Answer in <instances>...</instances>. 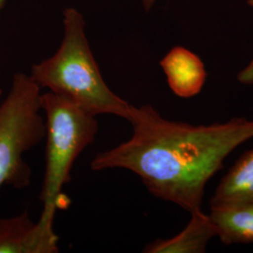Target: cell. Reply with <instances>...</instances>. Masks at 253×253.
<instances>
[{
  "mask_svg": "<svg viewBox=\"0 0 253 253\" xmlns=\"http://www.w3.org/2000/svg\"><path fill=\"white\" fill-rule=\"evenodd\" d=\"M5 2H6V0H0V12H1V10H2V9L4 8Z\"/></svg>",
  "mask_w": 253,
  "mask_h": 253,
  "instance_id": "cell-12",
  "label": "cell"
},
{
  "mask_svg": "<svg viewBox=\"0 0 253 253\" xmlns=\"http://www.w3.org/2000/svg\"><path fill=\"white\" fill-rule=\"evenodd\" d=\"M63 41L54 55L35 64L30 77L41 88L71 101L94 117L112 115L129 120L133 105L103 80L84 33V20L74 8L64 10Z\"/></svg>",
  "mask_w": 253,
  "mask_h": 253,
  "instance_id": "cell-2",
  "label": "cell"
},
{
  "mask_svg": "<svg viewBox=\"0 0 253 253\" xmlns=\"http://www.w3.org/2000/svg\"><path fill=\"white\" fill-rule=\"evenodd\" d=\"M1 95H2V90H1V88H0V97H1Z\"/></svg>",
  "mask_w": 253,
  "mask_h": 253,
  "instance_id": "cell-13",
  "label": "cell"
},
{
  "mask_svg": "<svg viewBox=\"0 0 253 253\" xmlns=\"http://www.w3.org/2000/svg\"><path fill=\"white\" fill-rule=\"evenodd\" d=\"M217 236L209 214L203 210L190 214L187 226L169 239H157L145 246L146 253H204L208 242Z\"/></svg>",
  "mask_w": 253,
  "mask_h": 253,
  "instance_id": "cell-8",
  "label": "cell"
},
{
  "mask_svg": "<svg viewBox=\"0 0 253 253\" xmlns=\"http://www.w3.org/2000/svg\"><path fill=\"white\" fill-rule=\"evenodd\" d=\"M58 252V236L54 228L32 221L27 210L15 217L0 219V253Z\"/></svg>",
  "mask_w": 253,
  "mask_h": 253,
  "instance_id": "cell-5",
  "label": "cell"
},
{
  "mask_svg": "<svg viewBox=\"0 0 253 253\" xmlns=\"http://www.w3.org/2000/svg\"><path fill=\"white\" fill-rule=\"evenodd\" d=\"M41 97V87L30 75L19 73L0 103V188L9 185L21 190L30 183L31 170L24 154L46 135Z\"/></svg>",
  "mask_w": 253,
  "mask_h": 253,
  "instance_id": "cell-4",
  "label": "cell"
},
{
  "mask_svg": "<svg viewBox=\"0 0 253 253\" xmlns=\"http://www.w3.org/2000/svg\"><path fill=\"white\" fill-rule=\"evenodd\" d=\"M210 209L209 216L223 244H253V205Z\"/></svg>",
  "mask_w": 253,
  "mask_h": 253,
  "instance_id": "cell-9",
  "label": "cell"
},
{
  "mask_svg": "<svg viewBox=\"0 0 253 253\" xmlns=\"http://www.w3.org/2000/svg\"><path fill=\"white\" fill-rule=\"evenodd\" d=\"M250 205H253V148L247 150L234 163L210 200V208Z\"/></svg>",
  "mask_w": 253,
  "mask_h": 253,
  "instance_id": "cell-7",
  "label": "cell"
},
{
  "mask_svg": "<svg viewBox=\"0 0 253 253\" xmlns=\"http://www.w3.org/2000/svg\"><path fill=\"white\" fill-rule=\"evenodd\" d=\"M160 64L169 87L177 97L190 99L203 89L208 73L199 56L190 50L175 46Z\"/></svg>",
  "mask_w": 253,
  "mask_h": 253,
  "instance_id": "cell-6",
  "label": "cell"
},
{
  "mask_svg": "<svg viewBox=\"0 0 253 253\" xmlns=\"http://www.w3.org/2000/svg\"><path fill=\"white\" fill-rule=\"evenodd\" d=\"M248 4L253 7V0H248ZM237 80L244 84H253V59L238 73Z\"/></svg>",
  "mask_w": 253,
  "mask_h": 253,
  "instance_id": "cell-10",
  "label": "cell"
},
{
  "mask_svg": "<svg viewBox=\"0 0 253 253\" xmlns=\"http://www.w3.org/2000/svg\"><path fill=\"white\" fill-rule=\"evenodd\" d=\"M155 1H156V0H143V3H144L145 9H146V10H149V9H151V7L153 6Z\"/></svg>",
  "mask_w": 253,
  "mask_h": 253,
  "instance_id": "cell-11",
  "label": "cell"
},
{
  "mask_svg": "<svg viewBox=\"0 0 253 253\" xmlns=\"http://www.w3.org/2000/svg\"><path fill=\"white\" fill-rule=\"evenodd\" d=\"M128 122L131 137L96 155L91 169L134 172L155 197L190 214L202 211L206 187L228 156L253 138V120L191 125L163 118L152 105L133 106Z\"/></svg>",
  "mask_w": 253,
  "mask_h": 253,
  "instance_id": "cell-1",
  "label": "cell"
},
{
  "mask_svg": "<svg viewBox=\"0 0 253 253\" xmlns=\"http://www.w3.org/2000/svg\"><path fill=\"white\" fill-rule=\"evenodd\" d=\"M41 105L46 117V166L38 221L53 228L61 190L72 179L76 159L95 142L99 124L96 117L52 92L42 94Z\"/></svg>",
  "mask_w": 253,
  "mask_h": 253,
  "instance_id": "cell-3",
  "label": "cell"
}]
</instances>
